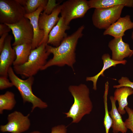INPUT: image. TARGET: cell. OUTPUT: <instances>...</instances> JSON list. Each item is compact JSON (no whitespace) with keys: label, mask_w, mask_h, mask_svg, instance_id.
<instances>
[{"label":"cell","mask_w":133,"mask_h":133,"mask_svg":"<svg viewBox=\"0 0 133 133\" xmlns=\"http://www.w3.org/2000/svg\"><path fill=\"white\" fill-rule=\"evenodd\" d=\"M84 28L83 25L80 27L72 34L65 38L57 47L46 44L47 51L50 54H52L53 56L47 61L41 70H45L52 66L62 67L66 65L74 71L73 65L76 62V47L79 39L83 35Z\"/></svg>","instance_id":"obj_1"},{"label":"cell","mask_w":133,"mask_h":133,"mask_svg":"<svg viewBox=\"0 0 133 133\" xmlns=\"http://www.w3.org/2000/svg\"><path fill=\"white\" fill-rule=\"evenodd\" d=\"M68 89L73 97L74 102L68 112L64 114L66 117L72 119V123H78L92 110L93 105L89 96V89L86 85L83 83L70 85Z\"/></svg>","instance_id":"obj_2"},{"label":"cell","mask_w":133,"mask_h":133,"mask_svg":"<svg viewBox=\"0 0 133 133\" xmlns=\"http://www.w3.org/2000/svg\"><path fill=\"white\" fill-rule=\"evenodd\" d=\"M8 76L14 86L19 91L23 102L24 103L28 102L32 104V112L37 108L43 109L47 107V104L35 95L33 92L32 86L34 80L33 76L29 77L26 80L22 79L16 75L11 66L8 69Z\"/></svg>","instance_id":"obj_3"},{"label":"cell","mask_w":133,"mask_h":133,"mask_svg":"<svg viewBox=\"0 0 133 133\" xmlns=\"http://www.w3.org/2000/svg\"><path fill=\"white\" fill-rule=\"evenodd\" d=\"M47 44L43 43L32 50L27 61L23 64L14 66L13 70L18 74L29 77L36 74L45 65L50 54L46 51Z\"/></svg>","instance_id":"obj_4"},{"label":"cell","mask_w":133,"mask_h":133,"mask_svg":"<svg viewBox=\"0 0 133 133\" xmlns=\"http://www.w3.org/2000/svg\"><path fill=\"white\" fill-rule=\"evenodd\" d=\"M124 6L121 5L108 8L95 9L92 17L93 25L99 29H106L121 17Z\"/></svg>","instance_id":"obj_5"},{"label":"cell","mask_w":133,"mask_h":133,"mask_svg":"<svg viewBox=\"0 0 133 133\" xmlns=\"http://www.w3.org/2000/svg\"><path fill=\"white\" fill-rule=\"evenodd\" d=\"M26 14L24 7L17 0H0V23H16L24 17Z\"/></svg>","instance_id":"obj_6"},{"label":"cell","mask_w":133,"mask_h":133,"mask_svg":"<svg viewBox=\"0 0 133 133\" xmlns=\"http://www.w3.org/2000/svg\"><path fill=\"white\" fill-rule=\"evenodd\" d=\"M61 6V17L68 25L72 20L83 17L90 9L86 0H68Z\"/></svg>","instance_id":"obj_7"},{"label":"cell","mask_w":133,"mask_h":133,"mask_svg":"<svg viewBox=\"0 0 133 133\" xmlns=\"http://www.w3.org/2000/svg\"><path fill=\"white\" fill-rule=\"evenodd\" d=\"M5 24L10 28L14 36L15 40L12 46L14 47L24 44H32L33 32L29 19L24 17L16 23Z\"/></svg>","instance_id":"obj_8"},{"label":"cell","mask_w":133,"mask_h":133,"mask_svg":"<svg viewBox=\"0 0 133 133\" xmlns=\"http://www.w3.org/2000/svg\"><path fill=\"white\" fill-rule=\"evenodd\" d=\"M30 114L24 116L21 112L15 111L9 114L7 117L8 122L0 126V131L2 132L22 133L29 129L31 121Z\"/></svg>","instance_id":"obj_9"},{"label":"cell","mask_w":133,"mask_h":133,"mask_svg":"<svg viewBox=\"0 0 133 133\" xmlns=\"http://www.w3.org/2000/svg\"><path fill=\"white\" fill-rule=\"evenodd\" d=\"M12 36L8 35L6 38L3 49L0 53V76L8 77V71L16 58L15 51L11 45Z\"/></svg>","instance_id":"obj_10"},{"label":"cell","mask_w":133,"mask_h":133,"mask_svg":"<svg viewBox=\"0 0 133 133\" xmlns=\"http://www.w3.org/2000/svg\"><path fill=\"white\" fill-rule=\"evenodd\" d=\"M61 9L60 4L50 15H48L44 12L41 13L39 17L38 24L40 29L44 31V36L40 45L43 43L47 44L49 33L59 19L58 16L60 13Z\"/></svg>","instance_id":"obj_11"},{"label":"cell","mask_w":133,"mask_h":133,"mask_svg":"<svg viewBox=\"0 0 133 133\" xmlns=\"http://www.w3.org/2000/svg\"><path fill=\"white\" fill-rule=\"evenodd\" d=\"M108 46L112 52V59L116 61H122L125 58L131 57L133 51L122 37L114 38L109 42Z\"/></svg>","instance_id":"obj_12"},{"label":"cell","mask_w":133,"mask_h":133,"mask_svg":"<svg viewBox=\"0 0 133 133\" xmlns=\"http://www.w3.org/2000/svg\"><path fill=\"white\" fill-rule=\"evenodd\" d=\"M133 28V22L131 20L130 16L127 15L124 17H120L105 30L103 34L109 35L116 38L122 37L125 35L126 31Z\"/></svg>","instance_id":"obj_13"},{"label":"cell","mask_w":133,"mask_h":133,"mask_svg":"<svg viewBox=\"0 0 133 133\" xmlns=\"http://www.w3.org/2000/svg\"><path fill=\"white\" fill-rule=\"evenodd\" d=\"M44 9L43 7H40L34 12L26 14L24 16L30 20L33 29V37L32 43V50L36 49L40 45L44 37V32L40 29L38 24L39 16Z\"/></svg>","instance_id":"obj_14"},{"label":"cell","mask_w":133,"mask_h":133,"mask_svg":"<svg viewBox=\"0 0 133 133\" xmlns=\"http://www.w3.org/2000/svg\"><path fill=\"white\" fill-rule=\"evenodd\" d=\"M70 28V27L65 24L63 18L60 17L58 22L49 33L47 44L51 45L54 47L59 46L67 36L66 31Z\"/></svg>","instance_id":"obj_15"},{"label":"cell","mask_w":133,"mask_h":133,"mask_svg":"<svg viewBox=\"0 0 133 133\" xmlns=\"http://www.w3.org/2000/svg\"><path fill=\"white\" fill-rule=\"evenodd\" d=\"M111 103V109L109 113L112 119V128L114 133H118L121 132L126 133L127 129L126 127L124 122L122 119L121 114L118 111L117 108L116 100L113 96L109 98Z\"/></svg>","instance_id":"obj_16"},{"label":"cell","mask_w":133,"mask_h":133,"mask_svg":"<svg viewBox=\"0 0 133 133\" xmlns=\"http://www.w3.org/2000/svg\"><path fill=\"white\" fill-rule=\"evenodd\" d=\"M133 94V89L128 87H122L115 90L113 97L114 99L118 101L117 110L121 115L126 113L125 108L128 104L127 98L129 96Z\"/></svg>","instance_id":"obj_17"},{"label":"cell","mask_w":133,"mask_h":133,"mask_svg":"<svg viewBox=\"0 0 133 133\" xmlns=\"http://www.w3.org/2000/svg\"><path fill=\"white\" fill-rule=\"evenodd\" d=\"M102 59L103 61V66L100 71L94 76L86 77V81L93 82V88L95 90L97 89V83L99 78L100 75L103 77L104 76L103 73L106 70L112 66L115 67L118 64H122L125 65L127 62V61L125 60L121 61L113 60L111 58L110 55L108 53L103 54L102 56Z\"/></svg>","instance_id":"obj_18"},{"label":"cell","mask_w":133,"mask_h":133,"mask_svg":"<svg viewBox=\"0 0 133 133\" xmlns=\"http://www.w3.org/2000/svg\"><path fill=\"white\" fill-rule=\"evenodd\" d=\"M90 8H106L119 5L133 7V0H90L88 1Z\"/></svg>","instance_id":"obj_19"},{"label":"cell","mask_w":133,"mask_h":133,"mask_svg":"<svg viewBox=\"0 0 133 133\" xmlns=\"http://www.w3.org/2000/svg\"><path fill=\"white\" fill-rule=\"evenodd\" d=\"M16 58L13 65L14 66L21 65L28 60L32 49L31 44H24L14 46Z\"/></svg>","instance_id":"obj_20"},{"label":"cell","mask_w":133,"mask_h":133,"mask_svg":"<svg viewBox=\"0 0 133 133\" xmlns=\"http://www.w3.org/2000/svg\"><path fill=\"white\" fill-rule=\"evenodd\" d=\"M16 101L14 94L7 91L0 95V114H2L4 110H11L15 107Z\"/></svg>","instance_id":"obj_21"},{"label":"cell","mask_w":133,"mask_h":133,"mask_svg":"<svg viewBox=\"0 0 133 133\" xmlns=\"http://www.w3.org/2000/svg\"><path fill=\"white\" fill-rule=\"evenodd\" d=\"M109 88V83L108 81H107L105 84V90L103 97L105 110L103 123L106 133H109V129L112 127V119L109 113L108 107L107 96Z\"/></svg>","instance_id":"obj_22"},{"label":"cell","mask_w":133,"mask_h":133,"mask_svg":"<svg viewBox=\"0 0 133 133\" xmlns=\"http://www.w3.org/2000/svg\"><path fill=\"white\" fill-rule=\"evenodd\" d=\"M48 1L47 0H27L24 7L26 14L33 13L41 6L43 7L44 9Z\"/></svg>","instance_id":"obj_23"},{"label":"cell","mask_w":133,"mask_h":133,"mask_svg":"<svg viewBox=\"0 0 133 133\" xmlns=\"http://www.w3.org/2000/svg\"><path fill=\"white\" fill-rule=\"evenodd\" d=\"M126 112L128 115V117L124 122L126 126L133 133V110L126 106L125 108Z\"/></svg>","instance_id":"obj_24"},{"label":"cell","mask_w":133,"mask_h":133,"mask_svg":"<svg viewBox=\"0 0 133 133\" xmlns=\"http://www.w3.org/2000/svg\"><path fill=\"white\" fill-rule=\"evenodd\" d=\"M56 0H49L44 9V12L48 15L51 14L53 11L59 5L60 3L56 2Z\"/></svg>","instance_id":"obj_25"},{"label":"cell","mask_w":133,"mask_h":133,"mask_svg":"<svg viewBox=\"0 0 133 133\" xmlns=\"http://www.w3.org/2000/svg\"><path fill=\"white\" fill-rule=\"evenodd\" d=\"M118 85H114L113 87L118 88L123 86L128 87L133 89V82H131L127 77H122L118 81Z\"/></svg>","instance_id":"obj_26"},{"label":"cell","mask_w":133,"mask_h":133,"mask_svg":"<svg viewBox=\"0 0 133 133\" xmlns=\"http://www.w3.org/2000/svg\"><path fill=\"white\" fill-rule=\"evenodd\" d=\"M14 85L11 82H10L7 77L0 76V89L3 90L11 87Z\"/></svg>","instance_id":"obj_27"},{"label":"cell","mask_w":133,"mask_h":133,"mask_svg":"<svg viewBox=\"0 0 133 133\" xmlns=\"http://www.w3.org/2000/svg\"><path fill=\"white\" fill-rule=\"evenodd\" d=\"M50 133H67L66 126L64 125H60L53 127Z\"/></svg>","instance_id":"obj_28"},{"label":"cell","mask_w":133,"mask_h":133,"mask_svg":"<svg viewBox=\"0 0 133 133\" xmlns=\"http://www.w3.org/2000/svg\"><path fill=\"white\" fill-rule=\"evenodd\" d=\"M11 29L7 25L4 23L0 24V36L8 33L10 31Z\"/></svg>","instance_id":"obj_29"},{"label":"cell","mask_w":133,"mask_h":133,"mask_svg":"<svg viewBox=\"0 0 133 133\" xmlns=\"http://www.w3.org/2000/svg\"><path fill=\"white\" fill-rule=\"evenodd\" d=\"M8 35V33H6L3 34L0 36V53L1 52L3 49L6 38Z\"/></svg>","instance_id":"obj_30"},{"label":"cell","mask_w":133,"mask_h":133,"mask_svg":"<svg viewBox=\"0 0 133 133\" xmlns=\"http://www.w3.org/2000/svg\"><path fill=\"white\" fill-rule=\"evenodd\" d=\"M17 1L19 4L24 7L25 5L27 0H17Z\"/></svg>","instance_id":"obj_31"},{"label":"cell","mask_w":133,"mask_h":133,"mask_svg":"<svg viewBox=\"0 0 133 133\" xmlns=\"http://www.w3.org/2000/svg\"><path fill=\"white\" fill-rule=\"evenodd\" d=\"M27 133H43L40 131H35Z\"/></svg>","instance_id":"obj_32"},{"label":"cell","mask_w":133,"mask_h":133,"mask_svg":"<svg viewBox=\"0 0 133 133\" xmlns=\"http://www.w3.org/2000/svg\"><path fill=\"white\" fill-rule=\"evenodd\" d=\"M131 38L132 39H133V31L132 32V35H131ZM133 52L131 54V56H132L133 55Z\"/></svg>","instance_id":"obj_33"},{"label":"cell","mask_w":133,"mask_h":133,"mask_svg":"<svg viewBox=\"0 0 133 133\" xmlns=\"http://www.w3.org/2000/svg\"></svg>","instance_id":"obj_34"}]
</instances>
